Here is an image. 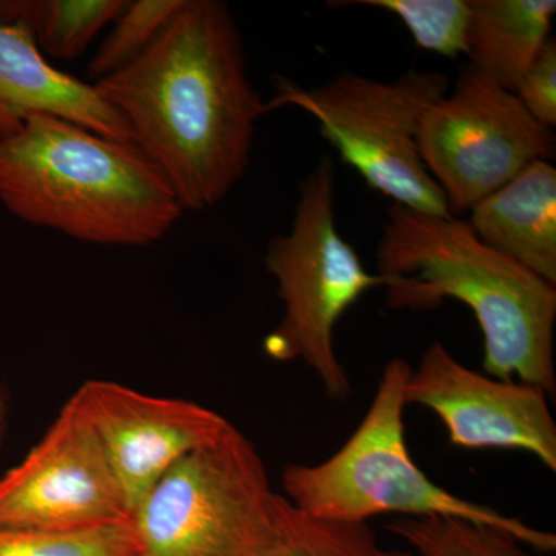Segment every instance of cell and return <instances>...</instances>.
Returning <instances> with one entry per match:
<instances>
[{
    "mask_svg": "<svg viewBox=\"0 0 556 556\" xmlns=\"http://www.w3.org/2000/svg\"><path fill=\"white\" fill-rule=\"evenodd\" d=\"M167 179L182 211L229 195L270 104L248 75L243 36L222 0H185L138 60L93 84Z\"/></svg>",
    "mask_w": 556,
    "mask_h": 556,
    "instance_id": "6da1fadb",
    "label": "cell"
},
{
    "mask_svg": "<svg viewBox=\"0 0 556 556\" xmlns=\"http://www.w3.org/2000/svg\"><path fill=\"white\" fill-rule=\"evenodd\" d=\"M376 266L388 308L422 313L447 300L464 303L484 338L485 375L554 396L556 287L482 243L466 218L391 204Z\"/></svg>",
    "mask_w": 556,
    "mask_h": 556,
    "instance_id": "7a4b0ae2",
    "label": "cell"
},
{
    "mask_svg": "<svg viewBox=\"0 0 556 556\" xmlns=\"http://www.w3.org/2000/svg\"><path fill=\"white\" fill-rule=\"evenodd\" d=\"M0 201L27 225L100 247H150L185 214L137 144L53 115L0 139Z\"/></svg>",
    "mask_w": 556,
    "mask_h": 556,
    "instance_id": "3957f363",
    "label": "cell"
},
{
    "mask_svg": "<svg viewBox=\"0 0 556 556\" xmlns=\"http://www.w3.org/2000/svg\"><path fill=\"white\" fill-rule=\"evenodd\" d=\"M409 369L404 358L388 362L356 431L324 463L285 468L281 495L311 517L351 522H368L380 515L459 518L506 530L540 554L555 552L554 533L453 495L420 470L405 439L404 388Z\"/></svg>",
    "mask_w": 556,
    "mask_h": 556,
    "instance_id": "277c9868",
    "label": "cell"
},
{
    "mask_svg": "<svg viewBox=\"0 0 556 556\" xmlns=\"http://www.w3.org/2000/svg\"><path fill=\"white\" fill-rule=\"evenodd\" d=\"M265 266L283 302V317L265 340L266 353L277 361L305 362L329 397L345 401L351 383L336 354L334 329L382 280L365 269L336 226L331 160H321L300 182L291 230L269 241Z\"/></svg>",
    "mask_w": 556,
    "mask_h": 556,
    "instance_id": "5b68a950",
    "label": "cell"
},
{
    "mask_svg": "<svg viewBox=\"0 0 556 556\" xmlns=\"http://www.w3.org/2000/svg\"><path fill=\"white\" fill-rule=\"evenodd\" d=\"M280 501L257 448L232 426L167 471L130 522L142 556H260Z\"/></svg>",
    "mask_w": 556,
    "mask_h": 556,
    "instance_id": "8992f818",
    "label": "cell"
},
{
    "mask_svg": "<svg viewBox=\"0 0 556 556\" xmlns=\"http://www.w3.org/2000/svg\"><path fill=\"white\" fill-rule=\"evenodd\" d=\"M450 87L447 75L426 70H408L393 80L342 73L311 90L285 84L269 104L308 112L343 163L393 204L447 218L453 215L444 192L420 159L417 129Z\"/></svg>",
    "mask_w": 556,
    "mask_h": 556,
    "instance_id": "52a82bcc",
    "label": "cell"
},
{
    "mask_svg": "<svg viewBox=\"0 0 556 556\" xmlns=\"http://www.w3.org/2000/svg\"><path fill=\"white\" fill-rule=\"evenodd\" d=\"M417 146L450 214L460 218L529 164L551 160L555 138L515 93L466 64L420 118Z\"/></svg>",
    "mask_w": 556,
    "mask_h": 556,
    "instance_id": "ba28073f",
    "label": "cell"
},
{
    "mask_svg": "<svg viewBox=\"0 0 556 556\" xmlns=\"http://www.w3.org/2000/svg\"><path fill=\"white\" fill-rule=\"evenodd\" d=\"M130 510L78 397L0 477V527L76 532L129 521Z\"/></svg>",
    "mask_w": 556,
    "mask_h": 556,
    "instance_id": "9c48e42d",
    "label": "cell"
},
{
    "mask_svg": "<svg viewBox=\"0 0 556 556\" xmlns=\"http://www.w3.org/2000/svg\"><path fill=\"white\" fill-rule=\"evenodd\" d=\"M404 396L431 409L456 447L522 450L556 470V424L541 387L464 367L437 340L409 369Z\"/></svg>",
    "mask_w": 556,
    "mask_h": 556,
    "instance_id": "30bf717a",
    "label": "cell"
},
{
    "mask_svg": "<svg viewBox=\"0 0 556 556\" xmlns=\"http://www.w3.org/2000/svg\"><path fill=\"white\" fill-rule=\"evenodd\" d=\"M131 514L182 457L217 441L232 424L214 409L113 382L75 391Z\"/></svg>",
    "mask_w": 556,
    "mask_h": 556,
    "instance_id": "8fae6325",
    "label": "cell"
},
{
    "mask_svg": "<svg viewBox=\"0 0 556 556\" xmlns=\"http://www.w3.org/2000/svg\"><path fill=\"white\" fill-rule=\"evenodd\" d=\"M35 115L60 116L135 144L129 123L93 84L54 68L22 28L0 25V139L16 135Z\"/></svg>",
    "mask_w": 556,
    "mask_h": 556,
    "instance_id": "7c38bea8",
    "label": "cell"
},
{
    "mask_svg": "<svg viewBox=\"0 0 556 556\" xmlns=\"http://www.w3.org/2000/svg\"><path fill=\"white\" fill-rule=\"evenodd\" d=\"M482 243L556 287V170L529 164L468 212Z\"/></svg>",
    "mask_w": 556,
    "mask_h": 556,
    "instance_id": "4fadbf2b",
    "label": "cell"
},
{
    "mask_svg": "<svg viewBox=\"0 0 556 556\" xmlns=\"http://www.w3.org/2000/svg\"><path fill=\"white\" fill-rule=\"evenodd\" d=\"M555 0H470L468 65L514 93L552 39Z\"/></svg>",
    "mask_w": 556,
    "mask_h": 556,
    "instance_id": "5bb4252c",
    "label": "cell"
},
{
    "mask_svg": "<svg viewBox=\"0 0 556 556\" xmlns=\"http://www.w3.org/2000/svg\"><path fill=\"white\" fill-rule=\"evenodd\" d=\"M129 0H0V25L20 27L47 60L79 58Z\"/></svg>",
    "mask_w": 556,
    "mask_h": 556,
    "instance_id": "9a60e30c",
    "label": "cell"
},
{
    "mask_svg": "<svg viewBox=\"0 0 556 556\" xmlns=\"http://www.w3.org/2000/svg\"><path fill=\"white\" fill-rule=\"evenodd\" d=\"M260 556H415L380 544L369 522L311 517L281 495L276 530Z\"/></svg>",
    "mask_w": 556,
    "mask_h": 556,
    "instance_id": "2e32d148",
    "label": "cell"
},
{
    "mask_svg": "<svg viewBox=\"0 0 556 556\" xmlns=\"http://www.w3.org/2000/svg\"><path fill=\"white\" fill-rule=\"evenodd\" d=\"M387 530L415 556H530L506 530L447 517L394 518Z\"/></svg>",
    "mask_w": 556,
    "mask_h": 556,
    "instance_id": "e0dca14e",
    "label": "cell"
},
{
    "mask_svg": "<svg viewBox=\"0 0 556 556\" xmlns=\"http://www.w3.org/2000/svg\"><path fill=\"white\" fill-rule=\"evenodd\" d=\"M182 5L185 0H129L90 61L87 75L93 80L91 84L115 75L138 60Z\"/></svg>",
    "mask_w": 556,
    "mask_h": 556,
    "instance_id": "ac0fdd59",
    "label": "cell"
},
{
    "mask_svg": "<svg viewBox=\"0 0 556 556\" xmlns=\"http://www.w3.org/2000/svg\"><path fill=\"white\" fill-rule=\"evenodd\" d=\"M0 556H139V546L130 519L76 532L0 527Z\"/></svg>",
    "mask_w": 556,
    "mask_h": 556,
    "instance_id": "d6986e66",
    "label": "cell"
},
{
    "mask_svg": "<svg viewBox=\"0 0 556 556\" xmlns=\"http://www.w3.org/2000/svg\"><path fill=\"white\" fill-rule=\"evenodd\" d=\"M348 3L393 13L422 50L445 58L467 53L470 0H356Z\"/></svg>",
    "mask_w": 556,
    "mask_h": 556,
    "instance_id": "ffe728a7",
    "label": "cell"
},
{
    "mask_svg": "<svg viewBox=\"0 0 556 556\" xmlns=\"http://www.w3.org/2000/svg\"><path fill=\"white\" fill-rule=\"evenodd\" d=\"M522 108L547 129L556 126V42L552 38L514 91Z\"/></svg>",
    "mask_w": 556,
    "mask_h": 556,
    "instance_id": "44dd1931",
    "label": "cell"
},
{
    "mask_svg": "<svg viewBox=\"0 0 556 556\" xmlns=\"http://www.w3.org/2000/svg\"><path fill=\"white\" fill-rule=\"evenodd\" d=\"M10 419V399L7 391L0 390V447H2L3 439H5L7 430H9Z\"/></svg>",
    "mask_w": 556,
    "mask_h": 556,
    "instance_id": "7402d4cb",
    "label": "cell"
},
{
    "mask_svg": "<svg viewBox=\"0 0 556 556\" xmlns=\"http://www.w3.org/2000/svg\"><path fill=\"white\" fill-rule=\"evenodd\" d=\"M139 556H142V555H139Z\"/></svg>",
    "mask_w": 556,
    "mask_h": 556,
    "instance_id": "603a6c76",
    "label": "cell"
}]
</instances>
